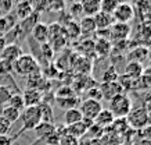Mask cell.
Returning <instances> with one entry per match:
<instances>
[{
  "mask_svg": "<svg viewBox=\"0 0 151 145\" xmlns=\"http://www.w3.org/2000/svg\"><path fill=\"white\" fill-rule=\"evenodd\" d=\"M6 106H11V108L17 109L19 112H22L24 108H25V103H24V99H22V95L21 94H13L10 96L9 102Z\"/></svg>",
  "mask_w": 151,
  "mask_h": 145,
  "instance_id": "30",
  "label": "cell"
},
{
  "mask_svg": "<svg viewBox=\"0 0 151 145\" xmlns=\"http://www.w3.org/2000/svg\"><path fill=\"white\" fill-rule=\"evenodd\" d=\"M39 70H40V67H39L37 60L32 55H28V53H22L13 63V71L21 77H28Z\"/></svg>",
  "mask_w": 151,
  "mask_h": 145,
  "instance_id": "1",
  "label": "cell"
},
{
  "mask_svg": "<svg viewBox=\"0 0 151 145\" xmlns=\"http://www.w3.org/2000/svg\"><path fill=\"white\" fill-rule=\"evenodd\" d=\"M39 18H40V14H39V13H36V11H33L32 14L28 15L27 18H24V20H21V21H19L18 25H19V28H21V31H22L24 35L32 32L33 27H35L37 23H40V21H39Z\"/></svg>",
  "mask_w": 151,
  "mask_h": 145,
  "instance_id": "14",
  "label": "cell"
},
{
  "mask_svg": "<svg viewBox=\"0 0 151 145\" xmlns=\"http://www.w3.org/2000/svg\"><path fill=\"white\" fill-rule=\"evenodd\" d=\"M118 70L114 66H108L101 74V82H114V81H118Z\"/></svg>",
  "mask_w": 151,
  "mask_h": 145,
  "instance_id": "27",
  "label": "cell"
},
{
  "mask_svg": "<svg viewBox=\"0 0 151 145\" xmlns=\"http://www.w3.org/2000/svg\"><path fill=\"white\" fill-rule=\"evenodd\" d=\"M148 123L151 124V110H148Z\"/></svg>",
  "mask_w": 151,
  "mask_h": 145,
  "instance_id": "45",
  "label": "cell"
},
{
  "mask_svg": "<svg viewBox=\"0 0 151 145\" xmlns=\"http://www.w3.org/2000/svg\"><path fill=\"white\" fill-rule=\"evenodd\" d=\"M115 117L112 116V113L108 110V109H103L100 113H99V116L94 119V124L96 126H99L100 128H103V127H108L111 126L112 123H114Z\"/></svg>",
  "mask_w": 151,
  "mask_h": 145,
  "instance_id": "18",
  "label": "cell"
},
{
  "mask_svg": "<svg viewBox=\"0 0 151 145\" xmlns=\"http://www.w3.org/2000/svg\"><path fill=\"white\" fill-rule=\"evenodd\" d=\"M22 47L19 46L18 43H7L6 47L3 49V52L0 53V59L10 63H14L21 55H22Z\"/></svg>",
  "mask_w": 151,
  "mask_h": 145,
  "instance_id": "9",
  "label": "cell"
},
{
  "mask_svg": "<svg viewBox=\"0 0 151 145\" xmlns=\"http://www.w3.org/2000/svg\"><path fill=\"white\" fill-rule=\"evenodd\" d=\"M112 53V43L110 39L99 38L94 42V55L100 57H108Z\"/></svg>",
  "mask_w": 151,
  "mask_h": 145,
  "instance_id": "12",
  "label": "cell"
},
{
  "mask_svg": "<svg viewBox=\"0 0 151 145\" xmlns=\"http://www.w3.org/2000/svg\"><path fill=\"white\" fill-rule=\"evenodd\" d=\"M134 145H151V140H144V138H139Z\"/></svg>",
  "mask_w": 151,
  "mask_h": 145,
  "instance_id": "42",
  "label": "cell"
},
{
  "mask_svg": "<svg viewBox=\"0 0 151 145\" xmlns=\"http://www.w3.org/2000/svg\"><path fill=\"white\" fill-rule=\"evenodd\" d=\"M100 92H101V99L104 98L107 101H111L116 95L124 94V89L119 85L118 81H114V82H101Z\"/></svg>",
  "mask_w": 151,
  "mask_h": 145,
  "instance_id": "8",
  "label": "cell"
},
{
  "mask_svg": "<svg viewBox=\"0 0 151 145\" xmlns=\"http://www.w3.org/2000/svg\"><path fill=\"white\" fill-rule=\"evenodd\" d=\"M143 64L136 63V61H129L126 67H125V75H128L133 80H139L143 74Z\"/></svg>",
  "mask_w": 151,
  "mask_h": 145,
  "instance_id": "22",
  "label": "cell"
},
{
  "mask_svg": "<svg viewBox=\"0 0 151 145\" xmlns=\"http://www.w3.org/2000/svg\"><path fill=\"white\" fill-rule=\"evenodd\" d=\"M33 13V6L31 4V1L28 0H24V1H19L17 7H15V17L19 18V21L24 18H27L28 15H31Z\"/></svg>",
  "mask_w": 151,
  "mask_h": 145,
  "instance_id": "21",
  "label": "cell"
},
{
  "mask_svg": "<svg viewBox=\"0 0 151 145\" xmlns=\"http://www.w3.org/2000/svg\"><path fill=\"white\" fill-rule=\"evenodd\" d=\"M130 25L129 24H121V23H114L110 28V41L111 43L121 42V41H128L129 35H130Z\"/></svg>",
  "mask_w": 151,
  "mask_h": 145,
  "instance_id": "7",
  "label": "cell"
},
{
  "mask_svg": "<svg viewBox=\"0 0 151 145\" xmlns=\"http://www.w3.org/2000/svg\"><path fill=\"white\" fill-rule=\"evenodd\" d=\"M128 57L129 61H136V63L143 64L147 60V57H148V49H146L144 46H137L129 52Z\"/></svg>",
  "mask_w": 151,
  "mask_h": 145,
  "instance_id": "17",
  "label": "cell"
},
{
  "mask_svg": "<svg viewBox=\"0 0 151 145\" xmlns=\"http://www.w3.org/2000/svg\"><path fill=\"white\" fill-rule=\"evenodd\" d=\"M68 14L71 15V18H76L78 15L83 14V11H82V4H81L79 1H75V3H72V4L69 6Z\"/></svg>",
  "mask_w": 151,
  "mask_h": 145,
  "instance_id": "33",
  "label": "cell"
},
{
  "mask_svg": "<svg viewBox=\"0 0 151 145\" xmlns=\"http://www.w3.org/2000/svg\"><path fill=\"white\" fill-rule=\"evenodd\" d=\"M40 50H42V55L45 56V60H51V57H53V55H54V50H53V47H51V45L49 42L46 43H42L40 45Z\"/></svg>",
  "mask_w": 151,
  "mask_h": 145,
  "instance_id": "34",
  "label": "cell"
},
{
  "mask_svg": "<svg viewBox=\"0 0 151 145\" xmlns=\"http://www.w3.org/2000/svg\"><path fill=\"white\" fill-rule=\"evenodd\" d=\"M92 126H93V122L83 120V119H82L79 123H75V124H72V126L65 127V131H67L68 134H71V136L79 138V137L85 136V134L87 133V130H89Z\"/></svg>",
  "mask_w": 151,
  "mask_h": 145,
  "instance_id": "11",
  "label": "cell"
},
{
  "mask_svg": "<svg viewBox=\"0 0 151 145\" xmlns=\"http://www.w3.org/2000/svg\"><path fill=\"white\" fill-rule=\"evenodd\" d=\"M21 95H22L25 108H28V106H37L39 103H42V99H43L42 91L35 88H27Z\"/></svg>",
  "mask_w": 151,
  "mask_h": 145,
  "instance_id": "10",
  "label": "cell"
},
{
  "mask_svg": "<svg viewBox=\"0 0 151 145\" xmlns=\"http://www.w3.org/2000/svg\"><path fill=\"white\" fill-rule=\"evenodd\" d=\"M93 20H94L97 31H100V29H110L111 25L115 23L114 18H112V14L104 13V11H101V10L93 17Z\"/></svg>",
  "mask_w": 151,
  "mask_h": 145,
  "instance_id": "13",
  "label": "cell"
},
{
  "mask_svg": "<svg viewBox=\"0 0 151 145\" xmlns=\"http://www.w3.org/2000/svg\"><path fill=\"white\" fill-rule=\"evenodd\" d=\"M82 11L86 17H94L100 11V0H83Z\"/></svg>",
  "mask_w": 151,
  "mask_h": 145,
  "instance_id": "19",
  "label": "cell"
},
{
  "mask_svg": "<svg viewBox=\"0 0 151 145\" xmlns=\"http://www.w3.org/2000/svg\"><path fill=\"white\" fill-rule=\"evenodd\" d=\"M147 61H148V66L151 67V50H148V57H147Z\"/></svg>",
  "mask_w": 151,
  "mask_h": 145,
  "instance_id": "44",
  "label": "cell"
},
{
  "mask_svg": "<svg viewBox=\"0 0 151 145\" xmlns=\"http://www.w3.org/2000/svg\"><path fill=\"white\" fill-rule=\"evenodd\" d=\"M19 120L22 123V127H21V131H19L18 134H21L22 131L33 130L42 122L39 106H28V108H24V110L21 112V116H19Z\"/></svg>",
  "mask_w": 151,
  "mask_h": 145,
  "instance_id": "3",
  "label": "cell"
},
{
  "mask_svg": "<svg viewBox=\"0 0 151 145\" xmlns=\"http://www.w3.org/2000/svg\"><path fill=\"white\" fill-rule=\"evenodd\" d=\"M79 29H81V35H89V34H94L97 31L96 24L93 17H83L79 23Z\"/></svg>",
  "mask_w": 151,
  "mask_h": 145,
  "instance_id": "23",
  "label": "cell"
},
{
  "mask_svg": "<svg viewBox=\"0 0 151 145\" xmlns=\"http://www.w3.org/2000/svg\"><path fill=\"white\" fill-rule=\"evenodd\" d=\"M13 7V0H0V10L3 13H10Z\"/></svg>",
  "mask_w": 151,
  "mask_h": 145,
  "instance_id": "40",
  "label": "cell"
},
{
  "mask_svg": "<svg viewBox=\"0 0 151 145\" xmlns=\"http://www.w3.org/2000/svg\"><path fill=\"white\" fill-rule=\"evenodd\" d=\"M79 110L82 113L83 120H89V122H94V119L99 116V113L103 110V105L100 101L87 98L79 103Z\"/></svg>",
  "mask_w": 151,
  "mask_h": 145,
  "instance_id": "5",
  "label": "cell"
},
{
  "mask_svg": "<svg viewBox=\"0 0 151 145\" xmlns=\"http://www.w3.org/2000/svg\"><path fill=\"white\" fill-rule=\"evenodd\" d=\"M58 145H79V138L71 136L65 131L64 134H61V137H60Z\"/></svg>",
  "mask_w": 151,
  "mask_h": 145,
  "instance_id": "32",
  "label": "cell"
},
{
  "mask_svg": "<svg viewBox=\"0 0 151 145\" xmlns=\"http://www.w3.org/2000/svg\"><path fill=\"white\" fill-rule=\"evenodd\" d=\"M57 103L61 109L64 110H68V109H72V108H78L79 99L76 96H69V98H61V99H57Z\"/></svg>",
  "mask_w": 151,
  "mask_h": 145,
  "instance_id": "29",
  "label": "cell"
},
{
  "mask_svg": "<svg viewBox=\"0 0 151 145\" xmlns=\"http://www.w3.org/2000/svg\"><path fill=\"white\" fill-rule=\"evenodd\" d=\"M11 95L13 94H11L10 88H7V87H0V105H1V106H6Z\"/></svg>",
  "mask_w": 151,
  "mask_h": 145,
  "instance_id": "35",
  "label": "cell"
},
{
  "mask_svg": "<svg viewBox=\"0 0 151 145\" xmlns=\"http://www.w3.org/2000/svg\"><path fill=\"white\" fill-rule=\"evenodd\" d=\"M6 45H7V42H6V38L3 36V35H0V53L3 52V49L6 47Z\"/></svg>",
  "mask_w": 151,
  "mask_h": 145,
  "instance_id": "43",
  "label": "cell"
},
{
  "mask_svg": "<svg viewBox=\"0 0 151 145\" xmlns=\"http://www.w3.org/2000/svg\"><path fill=\"white\" fill-rule=\"evenodd\" d=\"M139 138L151 140V124H147L146 127H143L142 130H139Z\"/></svg>",
  "mask_w": 151,
  "mask_h": 145,
  "instance_id": "39",
  "label": "cell"
},
{
  "mask_svg": "<svg viewBox=\"0 0 151 145\" xmlns=\"http://www.w3.org/2000/svg\"><path fill=\"white\" fill-rule=\"evenodd\" d=\"M64 34L69 39H76L81 36V29H79V23L76 21H69L67 25L64 27Z\"/></svg>",
  "mask_w": 151,
  "mask_h": 145,
  "instance_id": "25",
  "label": "cell"
},
{
  "mask_svg": "<svg viewBox=\"0 0 151 145\" xmlns=\"http://www.w3.org/2000/svg\"><path fill=\"white\" fill-rule=\"evenodd\" d=\"M15 137H10L9 134L7 136H0V145H13Z\"/></svg>",
  "mask_w": 151,
  "mask_h": 145,
  "instance_id": "41",
  "label": "cell"
},
{
  "mask_svg": "<svg viewBox=\"0 0 151 145\" xmlns=\"http://www.w3.org/2000/svg\"><path fill=\"white\" fill-rule=\"evenodd\" d=\"M11 123H9L3 116H0V136H7L11 130Z\"/></svg>",
  "mask_w": 151,
  "mask_h": 145,
  "instance_id": "37",
  "label": "cell"
},
{
  "mask_svg": "<svg viewBox=\"0 0 151 145\" xmlns=\"http://www.w3.org/2000/svg\"><path fill=\"white\" fill-rule=\"evenodd\" d=\"M128 126L133 130H142L143 127H146L148 123V110L143 106H137V108H132V110L129 112V114L126 117Z\"/></svg>",
  "mask_w": 151,
  "mask_h": 145,
  "instance_id": "4",
  "label": "cell"
},
{
  "mask_svg": "<svg viewBox=\"0 0 151 145\" xmlns=\"http://www.w3.org/2000/svg\"><path fill=\"white\" fill-rule=\"evenodd\" d=\"M15 24L17 23H15L13 14H10V13L7 15L0 17V34H7Z\"/></svg>",
  "mask_w": 151,
  "mask_h": 145,
  "instance_id": "28",
  "label": "cell"
},
{
  "mask_svg": "<svg viewBox=\"0 0 151 145\" xmlns=\"http://www.w3.org/2000/svg\"><path fill=\"white\" fill-rule=\"evenodd\" d=\"M35 134L39 140H46L47 137H50L53 133H55V124L54 123H46V122H40L35 128Z\"/></svg>",
  "mask_w": 151,
  "mask_h": 145,
  "instance_id": "16",
  "label": "cell"
},
{
  "mask_svg": "<svg viewBox=\"0 0 151 145\" xmlns=\"http://www.w3.org/2000/svg\"><path fill=\"white\" fill-rule=\"evenodd\" d=\"M119 3H121V0H100V10L104 13L112 14Z\"/></svg>",
  "mask_w": 151,
  "mask_h": 145,
  "instance_id": "31",
  "label": "cell"
},
{
  "mask_svg": "<svg viewBox=\"0 0 151 145\" xmlns=\"http://www.w3.org/2000/svg\"><path fill=\"white\" fill-rule=\"evenodd\" d=\"M82 113L79 110L78 108H72V109H68L64 112V126L68 127V126H72L75 123H79L82 120Z\"/></svg>",
  "mask_w": 151,
  "mask_h": 145,
  "instance_id": "20",
  "label": "cell"
},
{
  "mask_svg": "<svg viewBox=\"0 0 151 145\" xmlns=\"http://www.w3.org/2000/svg\"><path fill=\"white\" fill-rule=\"evenodd\" d=\"M0 116H3L9 123L14 124L15 122H18L19 120L21 112L17 110V109L11 108V106H3V109H1V114H0Z\"/></svg>",
  "mask_w": 151,
  "mask_h": 145,
  "instance_id": "24",
  "label": "cell"
},
{
  "mask_svg": "<svg viewBox=\"0 0 151 145\" xmlns=\"http://www.w3.org/2000/svg\"><path fill=\"white\" fill-rule=\"evenodd\" d=\"M108 110L115 119H125L132 110V101L126 94H119L108 101Z\"/></svg>",
  "mask_w": 151,
  "mask_h": 145,
  "instance_id": "2",
  "label": "cell"
},
{
  "mask_svg": "<svg viewBox=\"0 0 151 145\" xmlns=\"http://www.w3.org/2000/svg\"><path fill=\"white\" fill-rule=\"evenodd\" d=\"M13 73V63L0 59V75H9Z\"/></svg>",
  "mask_w": 151,
  "mask_h": 145,
  "instance_id": "36",
  "label": "cell"
},
{
  "mask_svg": "<svg viewBox=\"0 0 151 145\" xmlns=\"http://www.w3.org/2000/svg\"><path fill=\"white\" fill-rule=\"evenodd\" d=\"M39 110H40V116H42V122H46V123H53L54 122V116H53V109L49 103L43 102L39 103Z\"/></svg>",
  "mask_w": 151,
  "mask_h": 145,
  "instance_id": "26",
  "label": "cell"
},
{
  "mask_svg": "<svg viewBox=\"0 0 151 145\" xmlns=\"http://www.w3.org/2000/svg\"><path fill=\"white\" fill-rule=\"evenodd\" d=\"M69 96H75V92H73L71 88H68V87H63V88L57 92V99L69 98Z\"/></svg>",
  "mask_w": 151,
  "mask_h": 145,
  "instance_id": "38",
  "label": "cell"
},
{
  "mask_svg": "<svg viewBox=\"0 0 151 145\" xmlns=\"http://www.w3.org/2000/svg\"><path fill=\"white\" fill-rule=\"evenodd\" d=\"M133 17H134V9L132 7V4L124 3V1H121L118 4V7L112 13L114 21L121 24H129L133 20Z\"/></svg>",
  "mask_w": 151,
  "mask_h": 145,
  "instance_id": "6",
  "label": "cell"
},
{
  "mask_svg": "<svg viewBox=\"0 0 151 145\" xmlns=\"http://www.w3.org/2000/svg\"><path fill=\"white\" fill-rule=\"evenodd\" d=\"M32 36L37 43H46L49 42V25L43 23H37L32 29Z\"/></svg>",
  "mask_w": 151,
  "mask_h": 145,
  "instance_id": "15",
  "label": "cell"
}]
</instances>
